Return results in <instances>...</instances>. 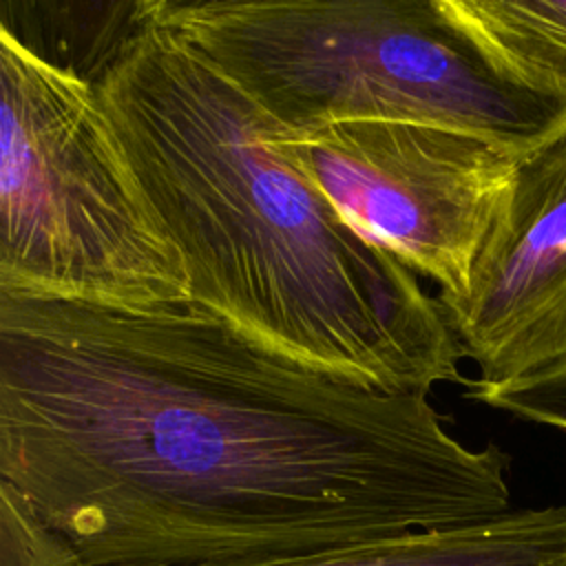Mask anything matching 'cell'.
<instances>
[{
	"label": "cell",
	"instance_id": "1",
	"mask_svg": "<svg viewBox=\"0 0 566 566\" xmlns=\"http://www.w3.org/2000/svg\"><path fill=\"white\" fill-rule=\"evenodd\" d=\"M509 455L192 305L0 294V482L86 566L298 557L509 509Z\"/></svg>",
	"mask_w": 566,
	"mask_h": 566
},
{
	"label": "cell",
	"instance_id": "2",
	"mask_svg": "<svg viewBox=\"0 0 566 566\" xmlns=\"http://www.w3.org/2000/svg\"><path fill=\"white\" fill-rule=\"evenodd\" d=\"M192 305L352 385L464 382L438 292L363 237L283 155L276 122L139 0L88 69Z\"/></svg>",
	"mask_w": 566,
	"mask_h": 566
},
{
	"label": "cell",
	"instance_id": "3",
	"mask_svg": "<svg viewBox=\"0 0 566 566\" xmlns=\"http://www.w3.org/2000/svg\"><path fill=\"white\" fill-rule=\"evenodd\" d=\"M283 130L420 122L524 159L566 133V97L504 75L438 0H146Z\"/></svg>",
	"mask_w": 566,
	"mask_h": 566
},
{
	"label": "cell",
	"instance_id": "4",
	"mask_svg": "<svg viewBox=\"0 0 566 566\" xmlns=\"http://www.w3.org/2000/svg\"><path fill=\"white\" fill-rule=\"evenodd\" d=\"M0 294L106 310L190 301L179 252L93 82L0 29Z\"/></svg>",
	"mask_w": 566,
	"mask_h": 566
},
{
	"label": "cell",
	"instance_id": "5",
	"mask_svg": "<svg viewBox=\"0 0 566 566\" xmlns=\"http://www.w3.org/2000/svg\"><path fill=\"white\" fill-rule=\"evenodd\" d=\"M274 139L363 237L438 285L440 301L467 292L520 164L480 137L420 122L276 126Z\"/></svg>",
	"mask_w": 566,
	"mask_h": 566
},
{
	"label": "cell",
	"instance_id": "6",
	"mask_svg": "<svg viewBox=\"0 0 566 566\" xmlns=\"http://www.w3.org/2000/svg\"><path fill=\"white\" fill-rule=\"evenodd\" d=\"M440 305L482 382L566 358V133L517 164L467 292Z\"/></svg>",
	"mask_w": 566,
	"mask_h": 566
},
{
	"label": "cell",
	"instance_id": "7",
	"mask_svg": "<svg viewBox=\"0 0 566 566\" xmlns=\"http://www.w3.org/2000/svg\"><path fill=\"white\" fill-rule=\"evenodd\" d=\"M203 566H566V506L506 511L298 557Z\"/></svg>",
	"mask_w": 566,
	"mask_h": 566
},
{
	"label": "cell",
	"instance_id": "8",
	"mask_svg": "<svg viewBox=\"0 0 566 566\" xmlns=\"http://www.w3.org/2000/svg\"><path fill=\"white\" fill-rule=\"evenodd\" d=\"M511 80L566 97V0H438Z\"/></svg>",
	"mask_w": 566,
	"mask_h": 566
},
{
	"label": "cell",
	"instance_id": "9",
	"mask_svg": "<svg viewBox=\"0 0 566 566\" xmlns=\"http://www.w3.org/2000/svg\"><path fill=\"white\" fill-rule=\"evenodd\" d=\"M0 566H86L9 484L0 482Z\"/></svg>",
	"mask_w": 566,
	"mask_h": 566
},
{
	"label": "cell",
	"instance_id": "10",
	"mask_svg": "<svg viewBox=\"0 0 566 566\" xmlns=\"http://www.w3.org/2000/svg\"><path fill=\"white\" fill-rule=\"evenodd\" d=\"M467 398L566 431V358L504 382L467 380Z\"/></svg>",
	"mask_w": 566,
	"mask_h": 566
}]
</instances>
